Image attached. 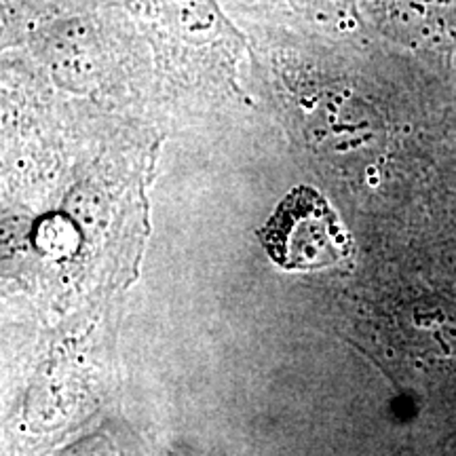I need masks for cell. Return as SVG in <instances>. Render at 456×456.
Masks as SVG:
<instances>
[{"instance_id": "4", "label": "cell", "mask_w": 456, "mask_h": 456, "mask_svg": "<svg viewBox=\"0 0 456 456\" xmlns=\"http://www.w3.org/2000/svg\"><path fill=\"white\" fill-rule=\"evenodd\" d=\"M245 34L265 32L273 21H292L313 34L351 38L359 30L357 0H220Z\"/></svg>"}, {"instance_id": "3", "label": "cell", "mask_w": 456, "mask_h": 456, "mask_svg": "<svg viewBox=\"0 0 456 456\" xmlns=\"http://www.w3.org/2000/svg\"><path fill=\"white\" fill-rule=\"evenodd\" d=\"M258 237L273 262L288 271L326 269L351 254V239L338 216L311 186L294 188Z\"/></svg>"}, {"instance_id": "5", "label": "cell", "mask_w": 456, "mask_h": 456, "mask_svg": "<svg viewBox=\"0 0 456 456\" xmlns=\"http://www.w3.org/2000/svg\"><path fill=\"white\" fill-rule=\"evenodd\" d=\"M385 32L399 38H454L456 0H357Z\"/></svg>"}, {"instance_id": "2", "label": "cell", "mask_w": 456, "mask_h": 456, "mask_svg": "<svg viewBox=\"0 0 456 456\" xmlns=\"http://www.w3.org/2000/svg\"><path fill=\"white\" fill-rule=\"evenodd\" d=\"M146 38L152 66L184 85L232 81L249 38L220 0H117Z\"/></svg>"}, {"instance_id": "6", "label": "cell", "mask_w": 456, "mask_h": 456, "mask_svg": "<svg viewBox=\"0 0 456 456\" xmlns=\"http://www.w3.org/2000/svg\"><path fill=\"white\" fill-rule=\"evenodd\" d=\"M47 0H0V55L24 49Z\"/></svg>"}, {"instance_id": "1", "label": "cell", "mask_w": 456, "mask_h": 456, "mask_svg": "<svg viewBox=\"0 0 456 456\" xmlns=\"http://www.w3.org/2000/svg\"><path fill=\"white\" fill-rule=\"evenodd\" d=\"M57 87L95 94L146 72V38L117 0H47L24 47Z\"/></svg>"}]
</instances>
